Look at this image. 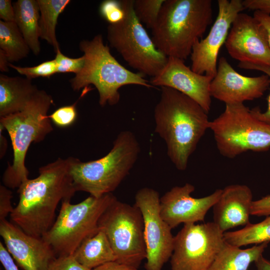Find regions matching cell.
Instances as JSON below:
<instances>
[{"label":"cell","mask_w":270,"mask_h":270,"mask_svg":"<svg viewBox=\"0 0 270 270\" xmlns=\"http://www.w3.org/2000/svg\"><path fill=\"white\" fill-rule=\"evenodd\" d=\"M76 158H58L40 167L39 175L18 188L19 200L10 214L11 221L27 234L42 238L56 220L60 202L76 192L71 174Z\"/></svg>","instance_id":"1"},{"label":"cell","mask_w":270,"mask_h":270,"mask_svg":"<svg viewBox=\"0 0 270 270\" xmlns=\"http://www.w3.org/2000/svg\"><path fill=\"white\" fill-rule=\"evenodd\" d=\"M208 114L180 92L161 87L160 98L154 110V131L165 142L167 154L179 170H186L190 156L209 129Z\"/></svg>","instance_id":"2"},{"label":"cell","mask_w":270,"mask_h":270,"mask_svg":"<svg viewBox=\"0 0 270 270\" xmlns=\"http://www.w3.org/2000/svg\"><path fill=\"white\" fill-rule=\"evenodd\" d=\"M211 0H164L152 29L156 48L168 57L184 60L212 23Z\"/></svg>","instance_id":"3"},{"label":"cell","mask_w":270,"mask_h":270,"mask_svg":"<svg viewBox=\"0 0 270 270\" xmlns=\"http://www.w3.org/2000/svg\"><path fill=\"white\" fill-rule=\"evenodd\" d=\"M54 104L52 96L38 89L22 111L0 118V126L10 138L13 160L4 171L2 182L8 188H18L28 178L25 164L28 149L32 143L42 141L53 130L48 112Z\"/></svg>","instance_id":"4"},{"label":"cell","mask_w":270,"mask_h":270,"mask_svg":"<svg viewBox=\"0 0 270 270\" xmlns=\"http://www.w3.org/2000/svg\"><path fill=\"white\" fill-rule=\"evenodd\" d=\"M79 48L84 52L85 62L82 70L70 80V86L74 90H79L94 85L98 91L102 106L117 104L120 100L118 90L124 86L154 88L144 74L130 71L112 56L101 34L90 40L81 41Z\"/></svg>","instance_id":"5"},{"label":"cell","mask_w":270,"mask_h":270,"mask_svg":"<svg viewBox=\"0 0 270 270\" xmlns=\"http://www.w3.org/2000/svg\"><path fill=\"white\" fill-rule=\"evenodd\" d=\"M140 152V144L134 133L123 130L104 156L86 162L76 158L71 170L76 191L96 198L112 193L129 174Z\"/></svg>","instance_id":"6"},{"label":"cell","mask_w":270,"mask_h":270,"mask_svg":"<svg viewBox=\"0 0 270 270\" xmlns=\"http://www.w3.org/2000/svg\"><path fill=\"white\" fill-rule=\"evenodd\" d=\"M209 129L218 152L226 158L270 148V124L260 119L244 103L226 104L224 111L210 122Z\"/></svg>","instance_id":"7"},{"label":"cell","mask_w":270,"mask_h":270,"mask_svg":"<svg viewBox=\"0 0 270 270\" xmlns=\"http://www.w3.org/2000/svg\"><path fill=\"white\" fill-rule=\"evenodd\" d=\"M116 198L109 193L99 198L90 196L76 204L63 200L53 224L42 238L56 257L72 255L85 239L99 230L100 218Z\"/></svg>","instance_id":"8"},{"label":"cell","mask_w":270,"mask_h":270,"mask_svg":"<svg viewBox=\"0 0 270 270\" xmlns=\"http://www.w3.org/2000/svg\"><path fill=\"white\" fill-rule=\"evenodd\" d=\"M134 0H121L124 16L120 22L109 24L107 38L132 68L144 76H156L165 66L168 57L156 46L136 17Z\"/></svg>","instance_id":"9"},{"label":"cell","mask_w":270,"mask_h":270,"mask_svg":"<svg viewBox=\"0 0 270 270\" xmlns=\"http://www.w3.org/2000/svg\"><path fill=\"white\" fill-rule=\"evenodd\" d=\"M116 262L137 269L146 256L142 213L135 205L115 199L100 218Z\"/></svg>","instance_id":"10"},{"label":"cell","mask_w":270,"mask_h":270,"mask_svg":"<svg viewBox=\"0 0 270 270\" xmlns=\"http://www.w3.org/2000/svg\"><path fill=\"white\" fill-rule=\"evenodd\" d=\"M214 222L184 224L174 236L171 270H207L225 243Z\"/></svg>","instance_id":"11"},{"label":"cell","mask_w":270,"mask_h":270,"mask_svg":"<svg viewBox=\"0 0 270 270\" xmlns=\"http://www.w3.org/2000/svg\"><path fill=\"white\" fill-rule=\"evenodd\" d=\"M135 205L140 210L144 220L146 256V270H162L170 258L174 242L172 228L160 212L159 193L150 188H143L136 193Z\"/></svg>","instance_id":"12"},{"label":"cell","mask_w":270,"mask_h":270,"mask_svg":"<svg viewBox=\"0 0 270 270\" xmlns=\"http://www.w3.org/2000/svg\"><path fill=\"white\" fill-rule=\"evenodd\" d=\"M218 14L206 38L198 40L190 54L191 69L214 78L217 71L218 54L225 43L232 23L245 9L242 0H218Z\"/></svg>","instance_id":"13"},{"label":"cell","mask_w":270,"mask_h":270,"mask_svg":"<svg viewBox=\"0 0 270 270\" xmlns=\"http://www.w3.org/2000/svg\"><path fill=\"white\" fill-rule=\"evenodd\" d=\"M225 46L239 62L270 66V46L266 30L254 16L239 13L233 21Z\"/></svg>","instance_id":"14"},{"label":"cell","mask_w":270,"mask_h":270,"mask_svg":"<svg viewBox=\"0 0 270 270\" xmlns=\"http://www.w3.org/2000/svg\"><path fill=\"white\" fill-rule=\"evenodd\" d=\"M194 189L192 184L186 183L174 186L160 198L161 216L172 229L181 224L204 221L222 192V189H217L210 195L196 198L191 195Z\"/></svg>","instance_id":"15"},{"label":"cell","mask_w":270,"mask_h":270,"mask_svg":"<svg viewBox=\"0 0 270 270\" xmlns=\"http://www.w3.org/2000/svg\"><path fill=\"white\" fill-rule=\"evenodd\" d=\"M270 86L266 74L246 76L238 72L224 57L220 58L210 86L213 97L225 104L244 103L262 97Z\"/></svg>","instance_id":"16"},{"label":"cell","mask_w":270,"mask_h":270,"mask_svg":"<svg viewBox=\"0 0 270 270\" xmlns=\"http://www.w3.org/2000/svg\"><path fill=\"white\" fill-rule=\"evenodd\" d=\"M6 248L24 270H48L56 256L42 238L29 235L6 219L0 220Z\"/></svg>","instance_id":"17"},{"label":"cell","mask_w":270,"mask_h":270,"mask_svg":"<svg viewBox=\"0 0 270 270\" xmlns=\"http://www.w3.org/2000/svg\"><path fill=\"white\" fill-rule=\"evenodd\" d=\"M212 80L210 76L194 72L185 64L184 60L168 57L164 68L149 82L154 87L166 86L180 92L208 113L212 102L210 86Z\"/></svg>","instance_id":"18"},{"label":"cell","mask_w":270,"mask_h":270,"mask_svg":"<svg viewBox=\"0 0 270 270\" xmlns=\"http://www.w3.org/2000/svg\"><path fill=\"white\" fill-rule=\"evenodd\" d=\"M253 196L245 184H234L222 189L220 197L212 206L214 222L224 232L250 222Z\"/></svg>","instance_id":"19"},{"label":"cell","mask_w":270,"mask_h":270,"mask_svg":"<svg viewBox=\"0 0 270 270\" xmlns=\"http://www.w3.org/2000/svg\"><path fill=\"white\" fill-rule=\"evenodd\" d=\"M38 88L32 80L0 75V118L22 110Z\"/></svg>","instance_id":"20"},{"label":"cell","mask_w":270,"mask_h":270,"mask_svg":"<svg viewBox=\"0 0 270 270\" xmlns=\"http://www.w3.org/2000/svg\"><path fill=\"white\" fill-rule=\"evenodd\" d=\"M82 266L93 270L116 261V257L104 232L101 229L85 239L72 254Z\"/></svg>","instance_id":"21"},{"label":"cell","mask_w":270,"mask_h":270,"mask_svg":"<svg viewBox=\"0 0 270 270\" xmlns=\"http://www.w3.org/2000/svg\"><path fill=\"white\" fill-rule=\"evenodd\" d=\"M268 243L242 249L225 242L207 270H248L250 264L262 256Z\"/></svg>","instance_id":"22"},{"label":"cell","mask_w":270,"mask_h":270,"mask_svg":"<svg viewBox=\"0 0 270 270\" xmlns=\"http://www.w3.org/2000/svg\"><path fill=\"white\" fill-rule=\"evenodd\" d=\"M15 22L30 50L38 55L40 50L39 41L40 8L38 0H18L13 4Z\"/></svg>","instance_id":"23"},{"label":"cell","mask_w":270,"mask_h":270,"mask_svg":"<svg viewBox=\"0 0 270 270\" xmlns=\"http://www.w3.org/2000/svg\"><path fill=\"white\" fill-rule=\"evenodd\" d=\"M70 2V0H38L40 13V38L52 46L55 52L60 48L56 35L58 19Z\"/></svg>","instance_id":"24"},{"label":"cell","mask_w":270,"mask_h":270,"mask_svg":"<svg viewBox=\"0 0 270 270\" xmlns=\"http://www.w3.org/2000/svg\"><path fill=\"white\" fill-rule=\"evenodd\" d=\"M0 48L9 62L28 56L30 50L15 22L0 20Z\"/></svg>","instance_id":"25"},{"label":"cell","mask_w":270,"mask_h":270,"mask_svg":"<svg viewBox=\"0 0 270 270\" xmlns=\"http://www.w3.org/2000/svg\"><path fill=\"white\" fill-rule=\"evenodd\" d=\"M224 238L228 244L240 248L252 244L257 245L269 242L270 216L260 222H250L240 230L224 232Z\"/></svg>","instance_id":"26"},{"label":"cell","mask_w":270,"mask_h":270,"mask_svg":"<svg viewBox=\"0 0 270 270\" xmlns=\"http://www.w3.org/2000/svg\"><path fill=\"white\" fill-rule=\"evenodd\" d=\"M164 0H134V8L139 20L152 29L156 24Z\"/></svg>","instance_id":"27"},{"label":"cell","mask_w":270,"mask_h":270,"mask_svg":"<svg viewBox=\"0 0 270 270\" xmlns=\"http://www.w3.org/2000/svg\"><path fill=\"white\" fill-rule=\"evenodd\" d=\"M8 66L30 80L38 77L50 78L52 76L57 73L54 60L45 61L38 65L32 67L16 66L10 62L8 64Z\"/></svg>","instance_id":"28"},{"label":"cell","mask_w":270,"mask_h":270,"mask_svg":"<svg viewBox=\"0 0 270 270\" xmlns=\"http://www.w3.org/2000/svg\"><path fill=\"white\" fill-rule=\"evenodd\" d=\"M56 55L54 59L58 73L74 72L78 73L83 68L84 62V56H82L78 58H71L64 56L58 48L56 52Z\"/></svg>","instance_id":"29"},{"label":"cell","mask_w":270,"mask_h":270,"mask_svg":"<svg viewBox=\"0 0 270 270\" xmlns=\"http://www.w3.org/2000/svg\"><path fill=\"white\" fill-rule=\"evenodd\" d=\"M99 12L102 17L110 24L120 22L124 16L121 0L102 1L100 6Z\"/></svg>","instance_id":"30"},{"label":"cell","mask_w":270,"mask_h":270,"mask_svg":"<svg viewBox=\"0 0 270 270\" xmlns=\"http://www.w3.org/2000/svg\"><path fill=\"white\" fill-rule=\"evenodd\" d=\"M76 102L72 105L61 106L48 117L57 126L66 128L72 124L77 118Z\"/></svg>","instance_id":"31"},{"label":"cell","mask_w":270,"mask_h":270,"mask_svg":"<svg viewBox=\"0 0 270 270\" xmlns=\"http://www.w3.org/2000/svg\"><path fill=\"white\" fill-rule=\"evenodd\" d=\"M238 66L241 68L260 71L266 74L270 79V66L258 65L250 63L239 62ZM268 108L264 112H262L259 108H253L256 116L261 120L270 124V91L267 98Z\"/></svg>","instance_id":"32"},{"label":"cell","mask_w":270,"mask_h":270,"mask_svg":"<svg viewBox=\"0 0 270 270\" xmlns=\"http://www.w3.org/2000/svg\"><path fill=\"white\" fill-rule=\"evenodd\" d=\"M48 270H92L78 263L72 255L56 257L50 264Z\"/></svg>","instance_id":"33"},{"label":"cell","mask_w":270,"mask_h":270,"mask_svg":"<svg viewBox=\"0 0 270 270\" xmlns=\"http://www.w3.org/2000/svg\"><path fill=\"white\" fill-rule=\"evenodd\" d=\"M12 194L8 188L4 185L0 186V220H4L12 212Z\"/></svg>","instance_id":"34"},{"label":"cell","mask_w":270,"mask_h":270,"mask_svg":"<svg viewBox=\"0 0 270 270\" xmlns=\"http://www.w3.org/2000/svg\"><path fill=\"white\" fill-rule=\"evenodd\" d=\"M251 215L258 216H270V194L252 202Z\"/></svg>","instance_id":"35"},{"label":"cell","mask_w":270,"mask_h":270,"mask_svg":"<svg viewBox=\"0 0 270 270\" xmlns=\"http://www.w3.org/2000/svg\"><path fill=\"white\" fill-rule=\"evenodd\" d=\"M245 8L254 11H260L270 14V0H244Z\"/></svg>","instance_id":"36"},{"label":"cell","mask_w":270,"mask_h":270,"mask_svg":"<svg viewBox=\"0 0 270 270\" xmlns=\"http://www.w3.org/2000/svg\"><path fill=\"white\" fill-rule=\"evenodd\" d=\"M0 18L5 22H15V13L10 0H0Z\"/></svg>","instance_id":"37"},{"label":"cell","mask_w":270,"mask_h":270,"mask_svg":"<svg viewBox=\"0 0 270 270\" xmlns=\"http://www.w3.org/2000/svg\"><path fill=\"white\" fill-rule=\"evenodd\" d=\"M0 261L4 270H18L14 260L1 242H0Z\"/></svg>","instance_id":"38"},{"label":"cell","mask_w":270,"mask_h":270,"mask_svg":"<svg viewBox=\"0 0 270 270\" xmlns=\"http://www.w3.org/2000/svg\"><path fill=\"white\" fill-rule=\"evenodd\" d=\"M253 16L261 23L266 30L270 46V14L260 11H254Z\"/></svg>","instance_id":"39"},{"label":"cell","mask_w":270,"mask_h":270,"mask_svg":"<svg viewBox=\"0 0 270 270\" xmlns=\"http://www.w3.org/2000/svg\"><path fill=\"white\" fill-rule=\"evenodd\" d=\"M92 270H138V269L114 261L106 263Z\"/></svg>","instance_id":"40"},{"label":"cell","mask_w":270,"mask_h":270,"mask_svg":"<svg viewBox=\"0 0 270 270\" xmlns=\"http://www.w3.org/2000/svg\"><path fill=\"white\" fill-rule=\"evenodd\" d=\"M256 270H270V260L260 256L254 262Z\"/></svg>","instance_id":"41"},{"label":"cell","mask_w":270,"mask_h":270,"mask_svg":"<svg viewBox=\"0 0 270 270\" xmlns=\"http://www.w3.org/2000/svg\"><path fill=\"white\" fill-rule=\"evenodd\" d=\"M10 62L4 52L0 49V70L2 72H8Z\"/></svg>","instance_id":"42"},{"label":"cell","mask_w":270,"mask_h":270,"mask_svg":"<svg viewBox=\"0 0 270 270\" xmlns=\"http://www.w3.org/2000/svg\"><path fill=\"white\" fill-rule=\"evenodd\" d=\"M0 158L4 156L6 153V148H7V142L4 136L2 134V132L0 131Z\"/></svg>","instance_id":"43"}]
</instances>
